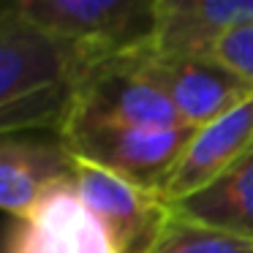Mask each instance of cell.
I'll use <instances>...</instances> for the list:
<instances>
[{
  "mask_svg": "<svg viewBox=\"0 0 253 253\" xmlns=\"http://www.w3.org/2000/svg\"><path fill=\"white\" fill-rule=\"evenodd\" d=\"M109 55L0 8V133L60 136L84 79Z\"/></svg>",
  "mask_w": 253,
  "mask_h": 253,
  "instance_id": "obj_1",
  "label": "cell"
},
{
  "mask_svg": "<svg viewBox=\"0 0 253 253\" xmlns=\"http://www.w3.org/2000/svg\"><path fill=\"white\" fill-rule=\"evenodd\" d=\"M196 128H147L128 123L68 117L60 139L74 158L161 191Z\"/></svg>",
  "mask_w": 253,
  "mask_h": 253,
  "instance_id": "obj_2",
  "label": "cell"
},
{
  "mask_svg": "<svg viewBox=\"0 0 253 253\" xmlns=\"http://www.w3.org/2000/svg\"><path fill=\"white\" fill-rule=\"evenodd\" d=\"M3 8L117 55L153 41L158 0H3Z\"/></svg>",
  "mask_w": 253,
  "mask_h": 253,
  "instance_id": "obj_3",
  "label": "cell"
},
{
  "mask_svg": "<svg viewBox=\"0 0 253 253\" xmlns=\"http://www.w3.org/2000/svg\"><path fill=\"white\" fill-rule=\"evenodd\" d=\"M79 196L115 237L120 253H150L174 220V204L161 191L144 188L109 169L74 158Z\"/></svg>",
  "mask_w": 253,
  "mask_h": 253,
  "instance_id": "obj_4",
  "label": "cell"
},
{
  "mask_svg": "<svg viewBox=\"0 0 253 253\" xmlns=\"http://www.w3.org/2000/svg\"><path fill=\"white\" fill-rule=\"evenodd\" d=\"M71 117L128 123L147 128H191L169 95L142 71L136 49L109 55L90 71Z\"/></svg>",
  "mask_w": 253,
  "mask_h": 253,
  "instance_id": "obj_5",
  "label": "cell"
},
{
  "mask_svg": "<svg viewBox=\"0 0 253 253\" xmlns=\"http://www.w3.org/2000/svg\"><path fill=\"white\" fill-rule=\"evenodd\" d=\"M142 71L169 95L182 123L202 128L253 95V87L207 55H169L150 44L136 49Z\"/></svg>",
  "mask_w": 253,
  "mask_h": 253,
  "instance_id": "obj_6",
  "label": "cell"
},
{
  "mask_svg": "<svg viewBox=\"0 0 253 253\" xmlns=\"http://www.w3.org/2000/svg\"><path fill=\"white\" fill-rule=\"evenodd\" d=\"M6 253H120L115 237L79 196L77 182L63 180L11 226Z\"/></svg>",
  "mask_w": 253,
  "mask_h": 253,
  "instance_id": "obj_7",
  "label": "cell"
},
{
  "mask_svg": "<svg viewBox=\"0 0 253 253\" xmlns=\"http://www.w3.org/2000/svg\"><path fill=\"white\" fill-rule=\"evenodd\" d=\"M248 150H253V95L191 133L161 193L180 202L218 180Z\"/></svg>",
  "mask_w": 253,
  "mask_h": 253,
  "instance_id": "obj_8",
  "label": "cell"
},
{
  "mask_svg": "<svg viewBox=\"0 0 253 253\" xmlns=\"http://www.w3.org/2000/svg\"><path fill=\"white\" fill-rule=\"evenodd\" d=\"M74 155L57 136L55 142L11 133L0 142V204L14 220L33 212L46 191L74 177Z\"/></svg>",
  "mask_w": 253,
  "mask_h": 253,
  "instance_id": "obj_9",
  "label": "cell"
},
{
  "mask_svg": "<svg viewBox=\"0 0 253 253\" xmlns=\"http://www.w3.org/2000/svg\"><path fill=\"white\" fill-rule=\"evenodd\" d=\"M253 22V0H158L150 46L169 55H207L215 41Z\"/></svg>",
  "mask_w": 253,
  "mask_h": 253,
  "instance_id": "obj_10",
  "label": "cell"
},
{
  "mask_svg": "<svg viewBox=\"0 0 253 253\" xmlns=\"http://www.w3.org/2000/svg\"><path fill=\"white\" fill-rule=\"evenodd\" d=\"M171 204L180 218L253 240V150L218 180Z\"/></svg>",
  "mask_w": 253,
  "mask_h": 253,
  "instance_id": "obj_11",
  "label": "cell"
},
{
  "mask_svg": "<svg viewBox=\"0 0 253 253\" xmlns=\"http://www.w3.org/2000/svg\"><path fill=\"white\" fill-rule=\"evenodd\" d=\"M150 253H253V240L193 223L174 212V220L150 248Z\"/></svg>",
  "mask_w": 253,
  "mask_h": 253,
  "instance_id": "obj_12",
  "label": "cell"
},
{
  "mask_svg": "<svg viewBox=\"0 0 253 253\" xmlns=\"http://www.w3.org/2000/svg\"><path fill=\"white\" fill-rule=\"evenodd\" d=\"M207 57L253 87V22L234 28L220 41H215Z\"/></svg>",
  "mask_w": 253,
  "mask_h": 253,
  "instance_id": "obj_13",
  "label": "cell"
}]
</instances>
